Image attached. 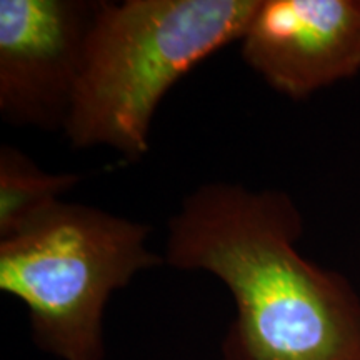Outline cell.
I'll list each match as a JSON object with an SVG mask.
<instances>
[{"label": "cell", "mask_w": 360, "mask_h": 360, "mask_svg": "<svg viewBox=\"0 0 360 360\" xmlns=\"http://www.w3.org/2000/svg\"><path fill=\"white\" fill-rule=\"evenodd\" d=\"M101 2L0 0V115L64 130Z\"/></svg>", "instance_id": "277c9868"}, {"label": "cell", "mask_w": 360, "mask_h": 360, "mask_svg": "<svg viewBox=\"0 0 360 360\" xmlns=\"http://www.w3.org/2000/svg\"><path fill=\"white\" fill-rule=\"evenodd\" d=\"M260 0H101L64 132L74 148L148 152L160 102L193 67L244 37Z\"/></svg>", "instance_id": "7a4b0ae2"}, {"label": "cell", "mask_w": 360, "mask_h": 360, "mask_svg": "<svg viewBox=\"0 0 360 360\" xmlns=\"http://www.w3.org/2000/svg\"><path fill=\"white\" fill-rule=\"evenodd\" d=\"M242 58L292 101L352 79L360 70V0H260Z\"/></svg>", "instance_id": "5b68a950"}, {"label": "cell", "mask_w": 360, "mask_h": 360, "mask_svg": "<svg viewBox=\"0 0 360 360\" xmlns=\"http://www.w3.org/2000/svg\"><path fill=\"white\" fill-rule=\"evenodd\" d=\"M148 225L58 202L0 240V290L29 310L30 334L58 360H103V314L114 292L165 264L147 249Z\"/></svg>", "instance_id": "3957f363"}, {"label": "cell", "mask_w": 360, "mask_h": 360, "mask_svg": "<svg viewBox=\"0 0 360 360\" xmlns=\"http://www.w3.org/2000/svg\"><path fill=\"white\" fill-rule=\"evenodd\" d=\"M304 217L276 188L209 182L167 224L165 264L212 274L236 315L220 360H360V295L297 250Z\"/></svg>", "instance_id": "6da1fadb"}, {"label": "cell", "mask_w": 360, "mask_h": 360, "mask_svg": "<svg viewBox=\"0 0 360 360\" xmlns=\"http://www.w3.org/2000/svg\"><path fill=\"white\" fill-rule=\"evenodd\" d=\"M80 182L75 174H49L19 148L0 147V240L40 217Z\"/></svg>", "instance_id": "8992f818"}]
</instances>
